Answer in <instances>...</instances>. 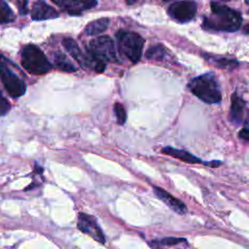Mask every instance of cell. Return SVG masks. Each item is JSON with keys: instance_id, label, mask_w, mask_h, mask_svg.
Returning a JSON list of instances; mask_svg holds the SVG:
<instances>
[{"instance_id": "obj_1", "label": "cell", "mask_w": 249, "mask_h": 249, "mask_svg": "<svg viewBox=\"0 0 249 249\" xmlns=\"http://www.w3.org/2000/svg\"><path fill=\"white\" fill-rule=\"evenodd\" d=\"M210 6L212 16L204 18V28L228 32H234L239 29L242 22L240 13L216 2H212Z\"/></svg>"}, {"instance_id": "obj_2", "label": "cell", "mask_w": 249, "mask_h": 249, "mask_svg": "<svg viewBox=\"0 0 249 249\" xmlns=\"http://www.w3.org/2000/svg\"><path fill=\"white\" fill-rule=\"evenodd\" d=\"M188 87L197 98L205 103L216 104L222 99L219 84L211 74H204L193 79Z\"/></svg>"}, {"instance_id": "obj_3", "label": "cell", "mask_w": 249, "mask_h": 249, "mask_svg": "<svg viewBox=\"0 0 249 249\" xmlns=\"http://www.w3.org/2000/svg\"><path fill=\"white\" fill-rule=\"evenodd\" d=\"M21 64L31 74L42 75L49 72L52 64L44 53L34 45H27L21 52Z\"/></svg>"}, {"instance_id": "obj_4", "label": "cell", "mask_w": 249, "mask_h": 249, "mask_svg": "<svg viewBox=\"0 0 249 249\" xmlns=\"http://www.w3.org/2000/svg\"><path fill=\"white\" fill-rule=\"evenodd\" d=\"M116 37L121 53L124 54L131 62H138L141 58L144 39L135 32L125 30H120L116 34Z\"/></svg>"}, {"instance_id": "obj_5", "label": "cell", "mask_w": 249, "mask_h": 249, "mask_svg": "<svg viewBox=\"0 0 249 249\" xmlns=\"http://www.w3.org/2000/svg\"><path fill=\"white\" fill-rule=\"evenodd\" d=\"M88 53L103 62H118L115 44L109 36H100L89 42Z\"/></svg>"}, {"instance_id": "obj_6", "label": "cell", "mask_w": 249, "mask_h": 249, "mask_svg": "<svg viewBox=\"0 0 249 249\" xmlns=\"http://www.w3.org/2000/svg\"><path fill=\"white\" fill-rule=\"evenodd\" d=\"M1 80L5 89L12 97H19L25 93L26 86L24 82L12 72L3 60L1 62Z\"/></svg>"}, {"instance_id": "obj_7", "label": "cell", "mask_w": 249, "mask_h": 249, "mask_svg": "<svg viewBox=\"0 0 249 249\" xmlns=\"http://www.w3.org/2000/svg\"><path fill=\"white\" fill-rule=\"evenodd\" d=\"M77 227L82 232L89 234L90 237H92L96 241L102 244L106 242L105 235L102 232L101 228L98 226L96 220L92 216L87 213L81 212L78 216Z\"/></svg>"}, {"instance_id": "obj_8", "label": "cell", "mask_w": 249, "mask_h": 249, "mask_svg": "<svg viewBox=\"0 0 249 249\" xmlns=\"http://www.w3.org/2000/svg\"><path fill=\"white\" fill-rule=\"evenodd\" d=\"M168 14L179 22H187L196 16V5L193 1H178L169 6Z\"/></svg>"}, {"instance_id": "obj_9", "label": "cell", "mask_w": 249, "mask_h": 249, "mask_svg": "<svg viewBox=\"0 0 249 249\" xmlns=\"http://www.w3.org/2000/svg\"><path fill=\"white\" fill-rule=\"evenodd\" d=\"M55 5L60 7L70 15H81L84 11L89 10L96 6V0H52Z\"/></svg>"}, {"instance_id": "obj_10", "label": "cell", "mask_w": 249, "mask_h": 249, "mask_svg": "<svg viewBox=\"0 0 249 249\" xmlns=\"http://www.w3.org/2000/svg\"><path fill=\"white\" fill-rule=\"evenodd\" d=\"M155 195L163 201L170 209H172L174 212L183 215L187 212V207L183 201L180 199L174 197L172 195H170L167 191H165L162 188L160 187H153Z\"/></svg>"}, {"instance_id": "obj_11", "label": "cell", "mask_w": 249, "mask_h": 249, "mask_svg": "<svg viewBox=\"0 0 249 249\" xmlns=\"http://www.w3.org/2000/svg\"><path fill=\"white\" fill-rule=\"evenodd\" d=\"M58 17V13L43 0H37L31 10V18L34 20H45Z\"/></svg>"}, {"instance_id": "obj_12", "label": "cell", "mask_w": 249, "mask_h": 249, "mask_svg": "<svg viewBox=\"0 0 249 249\" xmlns=\"http://www.w3.org/2000/svg\"><path fill=\"white\" fill-rule=\"evenodd\" d=\"M246 115V103L245 101L237 95V93H233L231 95V110H230V120L239 124L243 123Z\"/></svg>"}, {"instance_id": "obj_13", "label": "cell", "mask_w": 249, "mask_h": 249, "mask_svg": "<svg viewBox=\"0 0 249 249\" xmlns=\"http://www.w3.org/2000/svg\"><path fill=\"white\" fill-rule=\"evenodd\" d=\"M161 152L165 155H168L172 158L181 160H183L185 162H188V163H203L204 162L201 159L196 157L195 155L191 154L188 151L181 150V149H176V148H173V147H170V146L163 147L161 149Z\"/></svg>"}, {"instance_id": "obj_14", "label": "cell", "mask_w": 249, "mask_h": 249, "mask_svg": "<svg viewBox=\"0 0 249 249\" xmlns=\"http://www.w3.org/2000/svg\"><path fill=\"white\" fill-rule=\"evenodd\" d=\"M110 23V19L108 18H101L98 19H95L93 21H90L85 28V32L87 35H97L105 31Z\"/></svg>"}, {"instance_id": "obj_15", "label": "cell", "mask_w": 249, "mask_h": 249, "mask_svg": "<svg viewBox=\"0 0 249 249\" xmlns=\"http://www.w3.org/2000/svg\"><path fill=\"white\" fill-rule=\"evenodd\" d=\"M53 61L55 67L66 72H75L77 68L68 60V58L60 52H56L53 54Z\"/></svg>"}, {"instance_id": "obj_16", "label": "cell", "mask_w": 249, "mask_h": 249, "mask_svg": "<svg viewBox=\"0 0 249 249\" xmlns=\"http://www.w3.org/2000/svg\"><path fill=\"white\" fill-rule=\"evenodd\" d=\"M182 242L187 243V239L183 237H174V236H168L161 238L160 240H153L150 242L151 246L154 249H159V247H163V246H174L177 244H180Z\"/></svg>"}, {"instance_id": "obj_17", "label": "cell", "mask_w": 249, "mask_h": 249, "mask_svg": "<svg viewBox=\"0 0 249 249\" xmlns=\"http://www.w3.org/2000/svg\"><path fill=\"white\" fill-rule=\"evenodd\" d=\"M165 54V49L162 45H155L150 47L146 52V57L153 60H161Z\"/></svg>"}, {"instance_id": "obj_18", "label": "cell", "mask_w": 249, "mask_h": 249, "mask_svg": "<svg viewBox=\"0 0 249 249\" xmlns=\"http://www.w3.org/2000/svg\"><path fill=\"white\" fill-rule=\"evenodd\" d=\"M1 18H0V22L1 23H8L11 22L13 20H15V15L13 13V11L11 10V8L8 6V4L2 0L1 1Z\"/></svg>"}, {"instance_id": "obj_19", "label": "cell", "mask_w": 249, "mask_h": 249, "mask_svg": "<svg viewBox=\"0 0 249 249\" xmlns=\"http://www.w3.org/2000/svg\"><path fill=\"white\" fill-rule=\"evenodd\" d=\"M114 112L117 118V123L119 124H124L126 121V113L124 106L121 103H115L114 105Z\"/></svg>"}, {"instance_id": "obj_20", "label": "cell", "mask_w": 249, "mask_h": 249, "mask_svg": "<svg viewBox=\"0 0 249 249\" xmlns=\"http://www.w3.org/2000/svg\"><path fill=\"white\" fill-rule=\"evenodd\" d=\"M18 12L20 15L24 16L28 13V3L27 0H16Z\"/></svg>"}, {"instance_id": "obj_21", "label": "cell", "mask_w": 249, "mask_h": 249, "mask_svg": "<svg viewBox=\"0 0 249 249\" xmlns=\"http://www.w3.org/2000/svg\"><path fill=\"white\" fill-rule=\"evenodd\" d=\"M10 108H11L10 103H9L8 100L2 95V96H1V100H0V113H1V116L6 115V114L9 112Z\"/></svg>"}, {"instance_id": "obj_22", "label": "cell", "mask_w": 249, "mask_h": 249, "mask_svg": "<svg viewBox=\"0 0 249 249\" xmlns=\"http://www.w3.org/2000/svg\"><path fill=\"white\" fill-rule=\"evenodd\" d=\"M238 135L240 138H242L246 141H249V125L240 129V131L238 132Z\"/></svg>"}, {"instance_id": "obj_23", "label": "cell", "mask_w": 249, "mask_h": 249, "mask_svg": "<svg viewBox=\"0 0 249 249\" xmlns=\"http://www.w3.org/2000/svg\"><path fill=\"white\" fill-rule=\"evenodd\" d=\"M203 164L205 165H208L210 167H218L219 165L222 164V161L220 160H213V161H204Z\"/></svg>"}, {"instance_id": "obj_24", "label": "cell", "mask_w": 249, "mask_h": 249, "mask_svg": "<svg viewBox=\"0 0 249 249\" xmlns=\"http://www.w3.org/2000/svg\"><path fill=\"white\" fill-rule=\"evenodd\" d=\"M244 33L245 34H249V23L244 27Z\"/></svg>"}, {"instance_id": "obj_25", "label": "cell", "mask_w": 249, "mask_h": 249, "mask_svg": "<svg viewBox=\"0 0 249 249\" xmlns=\"http://www.w3.org/2000/svg\"><path fill=\"white\" fill-rule=\"evenodd\" d=\"M137 0H125V2L128 4V5H131L133 3H135Z\"/></svg>"}, {"instance_id": "obj_26", "label": "cell", "mask_w": 249, "mask_h": 249, "mask_svg": "<svg viewBox=\"0 0 249 249\" xmlns=\"http://www.w3.org/2000/svg\"><path fill=\"white\" fill-rule=\"evenodd\" d=\"M162 1H169V0H162Z\"/></svg>"}, {"instance_id": "obj_27", "label": "cell", "mask_w": 249, "mask_h": 249, "mask_svg": "<svg viewBox=\"0 0 249 249\" xmlns=\"http://www.w3.org/2000/svg\"><path fill=\"white\" fill-rule=\"evenodd\" d=\"M223 1H230V0H223Z\"/></svg>"}, {"instance_id": "obj_28", "label": "cell", "mask_w": 249, "mask_h": 249, "mask_svg": "<svg viewBox=\"0 0 249 249\" xmlns=\"http://www.w3.org/2000/svg\"><path fill=\"white\" fill-rule=\"evenodd\" d=\"M246 1H247V2H249V0H246Z\"/></svg>"}]
</instances>
